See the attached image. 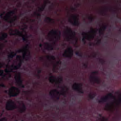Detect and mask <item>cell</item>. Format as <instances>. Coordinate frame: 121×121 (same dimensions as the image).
Returning <instances> with one entry per match:
<instances>
[{
  "label": "cell",
  "mask_w": 121,
  "mask_h": 121,
  "mask_svg": "<svg viewBox=\"0 0 121 121\" xmlns=\"http://www.w3.org/2000/svg\"><path fill=\"white\" fill-rule=\"evenodd\" d=\"M59 38V33L55 30L50 31L47 35V38L49 41H52L58 39Z\"/></svg>",
  "instance_id": "cell-1"
},
{
  "label": "cell",
  "mask_w": 121,
  "mask_h": 121,
  "mask_svg": "<svg viewBox=\"0 0 121 121\" xmlns=\"http://www.w3.org/2000/svg\"><path fill=\"white\" fill-rule=\"evenodd\" d=\"M91 82L95 84H99L100 83V79L97 76L96 72H93L89 78Z\"/></svg>",
  "instance_id": "cell-2"
},
{
  "label": "cell",
  "mask_w": 121,
  "mask_h": 121,
  "mask_svg": "<svg viewBox=\"0 0 121 121\" xmlns=\"http://www.w3.org/2000/svg\"><path fill=\"white\" fill-rule=\"evenodd\" d=\"M64 36L67 40L71 39L74 36V32L69 28L67 27L64 31Z\"/></svg>",
  "instance_id": "cell-3"
},
{
  "label": "cell",
  "mask_w": 121,
  "mask_h": 121,
  "mask_svg": "<svg viewBox=\"0 0 121 121\" xmlns=\"http://www.w3.org/2000/svg\"><path fill=\"white\" fill-rule=\"evenodd\" d=\"M19 90L14 86L11 87L9 90V95L10 96H16L19 94Z\"/></svg>",
  "instance_id": "cell-4"
},
{
  "label": "cell",
  "mask_w": 121,
  "mask_h": 121,
  "mask_svg": "<svg viewBox=\"0 0 121 121\" xmlns=\"http://www.w3.org/2000/svg\"><path fill=\"white\" fill-rule=\"evenodd\" d=\"M50 95L54 100H58L60 97L59 92L56 89H52L50 92Z\"/></svg>",
  "instance_id": "cell-5"
},
{
  "label": "cell",
  "mask_w": 121,
  "mask_h": 121,
  "mask_svg": "<svg viewBox=\"0 0 121 121\" xmlns=\"http://www.w3.org/2000/svg\"><path fill=\"white\" fill-rule=\"evenodd\" d=\"M17 108L16 104L12 100H9L7 102L6 104V109L7 110H12Z\"/></svg>",
  "instance_id": "cell-6"
},
{
  "label": "cell",
  "mask_w": 121,
  "mask_h": 121,
  "mask_svg": "<svg viewBox=\"0 0 121 121\" xmlns=\"http://www.w3.org/2000/svg\"><path fill=\"white\" fill-rule=\"evenodd\" d=\"M73 51L72 49L70 47H68L64 52L63 53V56L65 57L70 58L73 55Z\"/></svg>",
  "instance_id": "cell-7"
},
{
  "label": "cell",
  "mask_w": 121,
  "mask_h": 121,
  "mask_svg": "<svg viewBox=\"0 0 121 121\" xmlns=\"http://www.w3.org/2000/svg\"><path fill=\"white\" fill-rule=\"evenodd\" d=\"M69 22L73 25L77 26L78 25V17L76 15H72L70 16L69 19Z\"/></svg>",
  "instance_id": "cell-8"
},
{
  "label": "cell",
  "mask_w": 121,
  "mask_h": 121,
  "mask_svg": "<svg viewBox=\"0 0 121 121\" xmlns=\"http://www.w3.org/2000/svg\"><path fill=\"white\" fill-rule=\"evenodd\" d=\"M95 33V29H93L88 33H85L84 35V37L86 39L91 40L94 38Z\"/></svg>",
  "instance_id": "cell-9"
},
{
  "label": "cell",
  "mask_w": 121,
  "mask_h": 121,
  "mask_svg": "<svg viewBox=\"0 0 121 121\" xmlns=\"http://www.w3.org/2000/svg\"><path fill=\"white\" fill-rule=\"evenodd\" d=\"M72 88L75 90L77 91L80 93H83V90L82 88V86L80 84L74 83L72 86Z\"/></svg>",
  "instance_id": "cell-10"
},
{
  "label": "cell",
  "mask_w": 121,
  "mask_h": 121,
  "mask_svg": "<svg viewBox=\"0 0 121 121\" xmlns=\"http://www.w3.org/2000/svg\"><path fill=\"white\" fill-rule=\"evenodd\" d=\"M15 79L16 80V82L18 86H21L22 85V80L21 79V77L19 73H17L16 74L15 76Z\"/></svg>",
  "instance_id": "cell-11"
},
{
  "label": "cell",
  "mask_w": 121,
  "mask_h": 121,
  "mask_svg": "<svg viewBox=\"0 0 121 121\" xmlns=\"http://www.w3.org/2000/svg\"><path fill=\"white\" fill-rule=\"evenodd\" d=\"M112 96H113V95H112V94H111V93L108 94L106 95H105V96H103V97H102L101 99L100 100V102H103L106 101H107V100H108L109 99H110V98H112Z\"/></svg>",
  "instance_id": "cell-12"
},
{
  "label": "cell",
  "mask_w": 121,
  "mask_h": 121,
  "mask_svg": "<svg viewBox=\"0 0 121 121\" xmlns=\"http://www.w3.org/2000/svg\"><path fill=\"white\" fill-rule=\"evenodd\" d=\"M26 108L23 103H21L19 105V110L21 112H24L25 111Z\"/></svg>",
  "instance_id": "cell-13"
},
{
  "label": "cell",
  "mask_w": 121,
  "mask_h": 121,
  "mask_svg": "<svg viewBox=\"0 0 121 121\" xmlns=\"http://www.w3.org/2000/svg\"><path fill=\"white\" fill-rule=\"evenodd\" d=\"M105 28V26H102L100 27V28L99 29V34H100V35H103L104 34Z\"/></svg>",
  "instance_id": "cell-14"
},
{
  "label": "cell",
  "mask_w": 121,
  "mask_h": 121,
  "mask_svg": "<svg viewBox=\"0 0 121 121\" xmlns=\"http://www.w3.org/2000/svg\"><path fill=\"white\" fill-rule=\"evenodd\" d=\"M44 48L48 50H50L51 49H52V47L51 46V45H50V44H49L48 43H46L44 45Z\"/></svg>",
  "instance_id": "cell-15"
},
{
  "label": "cell",
  "mask_w": 121,
  "mask_h": 121,
  "mask_svg": "<svg viewBox=\"0 0 121 121\" xmlns=\"http://www.w3.org/2000/svg\"><path fill=\"white\" fill-rule=\"evenodd\" d=\"M7 36V35L5 33H1L0 34V40H2L4 39L5 38H6Z\"/></svg>",
  "instance_id": "cell-16"
},
{
  "label": "cell",
  "mask_w": 121,
  "mask_h": 121,
  "mask_svg": "<svg viewBox=\"0 0 121 121\" xmlns=\"http://www.w3.org/2000/svg\"><path fill=\"white\" fill-rule=\"evenodd\" d=\"M49 81H50L51 83H54V82H56V78H55L54 77H52H52H50L49 78Z\"/></svg>",
  "instance_id": "cell-17"
},
{
  "label": "cell",
  "mask_w": 121,
  "mask_h": 121,
  "mask_svg": "<svg viewBox=\"0 0 121 121\" xmlns=\"http://www.w3.org/2000/svg\"><path fill=\"white\" fill-rule=\"evenodd\" d=\"M0 121H7V120H6V118H2V119H0Z\"/></svg>",
  "instance_id": "cell-18"
},
{
  "label": "cell",
  "mask_w": 121,
  "mask_h": 121,
  "mask_svg": "<svg viewBox=\"0 0 121 121\" xmlns=\"http://www.w3.org/2000/svg\"><path fill=\"white\" fill-rule=\"evenodd\" d=\"M2 73H3V71L0 70V76L2 74Z\"/></svg>",
  "instance_id": "cell-19"
}]
</instances>
